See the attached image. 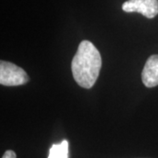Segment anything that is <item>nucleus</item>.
Masks as SVG:
<instances>
[{"label":"nucleus","instance_id":"1","mask_svg":"<svg viewBox=\"0 0 158 158\" xmlns=\"http://www.w3.org/2000/svg\"><path fill=\"white\" fill-rule=\"evenodd\" d=\"M102 67L99 51L89 40H83L71 62V70L77 85L90 89L95 85Z\"/></svg>","mask_w":158,"mask_h":158},{"label":"nucleus","instance_id":"2","mask_svg":"<svg viewBox=\"0 0 158 158\" xmlns=\"http://www.w3.org/2000/svg\"><path fill=\"white\" fill-rule=\"evenodd\" d=\"M29 77L27 72L15 65L6 61L0 62V84L5 86H19L27 84Z\"/></svg>","mask_w":158,"mask_h":158},{"label":"nucleus","instance_id":"3","mask_svg":"<svg viewBox=\"0 0 158 158\" xmlns=\"http://www.w3.org/2000/svg\"><path fill=\"white\" fill-rule=\"evenodd\" d=\"M126 12H139L148 19H153L158 14V0H128L122 5Z\"/></svg>","mask_w":158,"mask_h":158},{"label":"nucleus","instance_id":"4","mask_svg":"<svg viewBox=\"0 0 158 158\" xmlns=\"http://www.w3.org/2000/svg\"><path fill=\"white\" fill-rule=\"evenodd\" d=\"M142 83L148 88L158 85V55L148 57L141 73Z\"/></svg>","mask_w":158,"mask_h":158},{"label":"nucleus","instance_id":"5","mask_svg":"<svg viewBox=\"0 0 158 158\" xmlns=\"http://www.w3.org/2000/svg\"><path fill=\"white\" fill-rule=\"evenodd\" d=\"M62 156V146L61 144H55L51 147L48 158H61Z\"/></svg>","mask_w":158,"mask_h":158},{"label":"nucleus","instance_id":"6","mask_svg":"<svg viewBox=\"0 0 158 158\" xmlns=\"http://www.w3.org/2000/svg\"><path fill=\"white\" fill-rule=\"evenodd\" d=\"M62 146V156L61 158H68L69 154V142L66 140H63L61 143Z\"/></svg>","mask_w":158,"mask_h":158},{"label":"nucleus","instance_id":"7","mask_svg":"<svg viewBox=\"0 0 158 158\" xmlns=\"http://www.w3.org/2000/svg\"><path fill=\"white\" fill-rule=\"evenodd\" d=\"M2 158H17V156H16V154H15L14 151H12V150H7L4 154V156H2Z\"/></svg>","mask_w":158,"mask_h":158}]
</instances>
